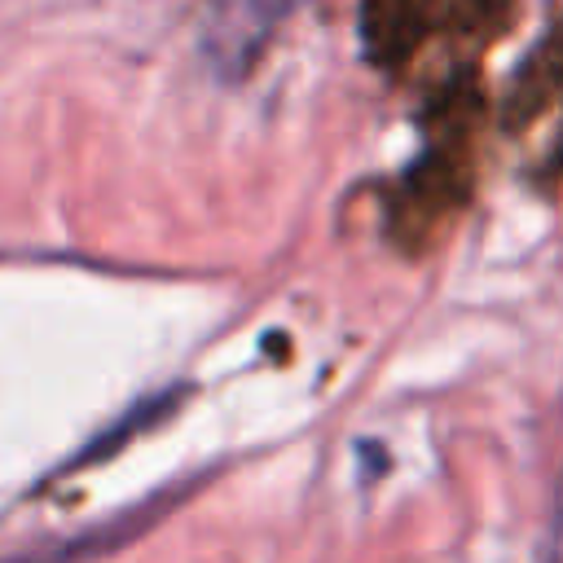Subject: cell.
I'll return each mask as SVG.
<instances>
[{
	"instance_id": "cell-1",
	"label": "cell",
	"mask_w": 563,
	"mask_h": 563,
	"mask_svg": "<svg viewBox=\"0 0 563 563\" xmlns=\"http://www.w3.org/2000/svg\"><path fill=\"white\" fill-rule=\"evenodd\" d=\"M299 0H207L202 44L224 75H246L264 40Z\"/></svg>"
},
{
	"instance_id": "cell-2",
	"label": "cell",
	"mask_w": 563,
	"mask_h": 563,
	"mask_svg": "<svg viewBox=\"0 0 563 563\" xmlns=\"http://www.w3.org/2000/svg\"><path fill=\"white\" fill-rule=\"evenodd\" d=\"M550 563H563V488H559V506H554V532H550Z\"/></svg>"
}]
</instances>
